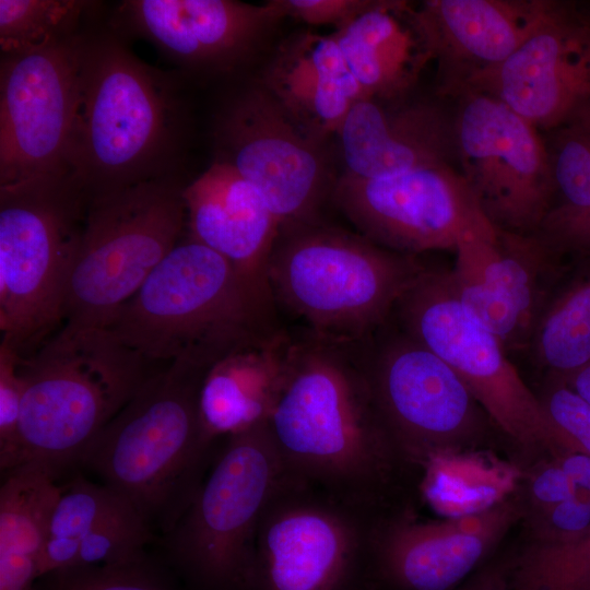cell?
<instances>
[{
    "label": "cell",
    "instance_id": "1",
    "mask_svg": "<svg viewBox=\"0 0 590 590\" xmlns=\"http://www.w3.org/2000/svg\"><path fill=\"white\" fill-rule=\"evenodd\" d=\"M268 426L290 479L367 516L405 462L375 402L359 343L293 334Z\"/></svg>",
    "mask_w": 590,
    "mask_h": 590
},
{
    "label": "cell",
    "instance_id": "2",
    "mask_svg": "<svg viewBox=\"0 0 590 590\" xmlns=\"http://www.w3.org/2000/svg\"><path fill=\"white\" fill-rule=\"evenodd\" d=\"M181 83L107 23L83 34L69 167L88 196L180 176L190 130Z\"/></svg>",
    "mask_w": 590,
    "mask_h": 590
},
{
    "label": "cell",
    "instance_id": "3",
    "mask_svg": "<svg viewBox=\"0 0 590 590\" xmlns=\"http://www.w3.org/2000/svg\"><path fill=\"white\" fill-rule=\"evenodd\" d=\"M273 298L189 234L161 261L107 327L145 361L203 370L285 328Z\"/></svg>",
    "mask_w": 590,
    "mask_h": 590
},
{
    "label": "cell",
    "instance_id": "4",
    "mask_svg": "<svg viewBox=\"0 0 590 590\" xmlns=\"http://www.w3.org/2000/svg\"><path fill=\"white\" fill-rule=\"evenodd\" d=\"M425 268L417 256L318 220L280 227L268 278L278 310L308 333L352 344L386 326Z\"/></svg>",
    "mask_w": 590,
    "mask_h": 590
},
{
    "label": "cell",
    "instance_id": "5",
    "mask_svg": "<svg viewBox=\"0 0 590 590\" xmlns=\"http://www.w3.org/2000/svg\"><path fill=\"white\" fill-rule=\"evenodd\" d=\"M149 362L107 328L63 324L20 359L24 392L15 464L56 475L92 444L150 376Z\"/></svg>",
    "mask_w": 590,
    "mask_h": 590
},
{
    "label": "cell",
    "instance_id": "6",
    "mask_svg": "<svg viewBox=\"0 0 590 590\" xmlns=\"http://www.w3.org/2000/svg\"><path fill=\"white\" fill-rule=\"evenodd\" d=\"M205 373L181 362L151 373L81 460L150 526L158 520L172 530L200 484L212 442L199 408Z\"/></svg>",
    "mask_w": 590,
    "mask_h": 590
},
{
    "label": "cell",
    "instance_id": "7",
    "mask_svg": "<svg viewBox=\"0 0 590 590\" xmlns=\"http://www.w3.org/2000/svg\"><path fill=\"white\" fill-rule=\"evenodd\" d=\"M87 201L72 175L0 188L1 342L22 357L63 323Z\"/></svg>",
    "mask_w": 590,
    "mask_h": 590
},
{
    "label": "cell",
    "instance_id": "8",
    "mask_svg": "<svg viewBox=\"0 0 590 590\" xmlns=\"http://www.w3.org/2000/svg\"><path fill=\"white\" fill-rule=\"evenodd\" d=\"M181 176L88 196L63 324L107 328L187 226Z\"/></svg>",
    "mask_w": 590,
    "mask_h": 590
},
{
    "label": "cell",
    "instance_id": "9",
    "mask_svg": "<svg viewBox=\"0 0 590 590\" xmlns=\"http://www.w3.org/2000/svg\"><path fill=\"white\" fill-rule=\"evenodd\" d=\"M285 471L268 423L228 436L170 530L169 548L193 590H250L261 516Z\"/></svg>",
    "mask_w": 590,
    "mask_h": 590
},
{
    "label": "cell",
    "instance_id": "10",
    "mask_svg": "<svg viewBox=\"0 0 590 590\" xmlns=\"http://www.w3.org/2000/svg\"><path fill=\"white\" fill-rule=\"evenodd\" d=\"M394 311L401 330L446 362L515 444L529 451H547L551 458L568 452L500 339L458 299L450 271L425 268Z\"/></svg>",
    "mask_w": 590,
    "mask_h": 590
},
{
    "label": "cell",
    "instance_id": "11",
    "mask_svg": "<svg viewBox=\"0 0 590 590\" xmlns=\"http://www.w3.org/2000/svg\"><path fill=\"white\" fill-rule=\"evenodd\" d=\"M380 330L359 343L362 361L404 461L424 468L482 445L493 422L453 369L402 330Z\"/></svg>",
    "mask_w": 590,
    "mask_h": 590
},
{
    "label": "cell",
    "instance_id": "12",
    "mask_svg": "<svg viewBox=\"0 0 590 590\" xmlns=\"http://www.w3.org/2000/svg\"><path fill=\"white\" fill-rule=\"evenodd\" d=\"M369 516L286 474L256 535L250 590H362Z\"/></svg>",
    "mask_w": 590,
    "mask_h": 590
},
{
    "label": "cell",
    "instance_id": "13",
    "mask_svg": "<svg viewBox=\"0 0 590 590\" xmlns=\"http://www.w3.org/2000/svg\"><path fill=\"white\" fill-rule=\"evenodd\" d=\"M455 115L458 169L496 228L534 234L556 201L544 134L500 99L464 91Z\"/></svg>",
    "mask_w": 590,
    "mask_h": 590
},
{
    "label": "cell",
    "instance_id": "14",
    "mask_svg": "<svg viewBox=\"0 0 590 590\" xmlns=\"http://www.w3.org/2000/svg\"><path fill=\"white\" fill-rule=\"evenodd\" d=\"M212 138L214 161L252 185L281 226L320 220L335 181L324 145L308 137L257 81L222 104Z\"/></svg>",
    "mask_w": 590,
    "mask_h": 590
},
{
    "label": "cell",
    "instance_id": "15",
    "mask_svg": "<svg viewBox=\"0 0 590 590\" xmlns=\"http://www.w3.org/2000/svg\"><path fill=\"white\" fill-rule=\"evenodd\" d=\"M83 34L40 50L1 56L0 188L71 175Z\"/></svg>",
    "mask_w": 590,
    "mask_h": 590
},
{
    "label": "cell",
    "instance_id": "16",
    "mask_svg": "<svg viewBox=\"0 0 590 590\" xmlns=\"http://www.w3.org/2000/svg\"><path fill=\"white\" fill-rule=\"evenodd\" d=\"M331 199L358 234L411 256L455 250L467 232L492 224L453 165L379 179L342 173L335 178Z\"/></svg>",
    "mask_w": 590,
    "mask_h": 590
},
{
    "label": "cell",
    "instance_id": "17",
    "mask_svg": "<svg viewBox=\"0 0 590 590\" xmlns=\"http://www.w3.org/2000/svg\"><path fill=\"white\" fill-rule=\"evenodd\" d=\"M464 91L500 99L543 134L590 120V4L546 0L516 51Z\"/></svg>",
    "mask_w": 590,
    "mask_h": 590
},
{
    "label": "cell",
    "instance_id": "18",
    "mask_svg": "<svg viewBox=\"0 0 590 590\" xmlns=\"http://www.w3.org/2000/svg\"><path fill=\"white\" fill-rule=\"evenodd\" d=\"M284 17L276 0H127L107 25L153 44L179 74L216 76L244 66Z\"/></svg>",
    "mask_w": 590,
    "mask_h": 590
},
{
    "label": "cell",
    "instance_id": "19",
    "mask_svg": "<svg viewBox=\"0 0 590 590\" xmlns=\"http://www.w3.org/2000/svg\"><path fill=\"white\" fill-rule=\"evenodd\" d=\"M526 507L519 497L436 521L404 512L375 521L367 585L376 579L391 590H452L479 567Z\"/></svg>",
    "mask_w": 590,
    "mask_h": 590
},
{
    "label": "cell",
    "instance_id": "20",
    "mask_svg": "<svg viewBox=\"0 0 590 590\" xmlns=\"http://www.w3.org/2000/svg\"><path fill=\"white\" fill-rule=\"evenodd\" d=\"M410 96L365 97L353 105L337 135L343 173L379 179L457 163L453 113L436 101Z\"/></svg>",
    "mask_w": 590,
    "mask_h": 590
},
{
    "label": "cell",
    "instance_id": "21",
    "mask_svg": "<svg viewBox=\"0 0 590 590\" xmlns=\"http://www.w3.org/2000/svg\"><path fill=\"white\" fill-rule=\"evenodd\" d=\"M546 0H427L417 4L429 36L439 97H452L508 59L541 17Z\"/></svg>",
    "mask_w": 590,
    "mask_h": 590
},
{
    "label": "cell",
    "instance_id": "22",
    "mask_svg": "<svg viewBox=\"0 0 590 590\" xmlns=\"http://www.w3.org/2000/svg\"><path fill=\"white\" fill-rule=\"evenodd\" d=\"M189 235L225 258L272 297L268 270L281 223L261 193L231 166L213 161L184 188Z\"/></svg>",
    "mask_w": 590,
    "mask_h": 590
},
{
    "label": "cell",
    "instance_id": "23",
    "mask_svg": "<svg viewBox=\"0 0 590 590\" xmlns=\"http://www.w3.org/2000/svg\"><path fill=\"white\" fill-rule=\"evenodd\" d=\"M257 82L312 140L326 145L365 98L332 34L298 32L276 48Z\"/></svg>",
    "mask_w": 590,
    "mask_h": 590
},
{
    "label": "cell",
    "instance_id": "24",
    "mask_svg": "<svg viewBox=\"0 0 590 590\" xmlns=\"http://www.w3.org/2000/svg\"><path fill=\"white\" fill-rule=\"evenodd\" d=\"M332 35L365 97L410 96L424 69L434 62L418 7L408 1L374 0Z\"/></svg>",
    "mask_w": 590,
    "mask_h": 590
},
{
    "label": "cell",
    "instance_id": "25",
    "mask_svg": "<svg viewBox=\"0 0 590 590\" xmlns=\"http://www.w3.org/2000/svg\"><path fill=\"white\" fill-rule=\"evenodd\" d=\"M293 340L286 329L214 364L201 384L203 429L213 441L268 423L284 385Z\"/></svg>",
    "mask_w": 590,
    "mask_h": 590
},
{
    "label": "cell",
    "instance_id": "26",
    "mask_svg": "<svg viewBox=\"0 0 590 590\" xmlns=\"http://www.w3.org/2000/svg\"><path fill=\"white\" fill-rule=\"evenodd\" d=\"M5 474L0 488V590H30L39 578L62 487L57 475L38 462L22 463Z\"/></svg>",
    "mask_w": 590,
    "mask_h": 590
},
{
    "label": "cell",
    "instance_id": "27",
    "mask_svg": "<svg viewBox=\"0 0 590 590\" xmlns=\"http://www.w3.org/2000/svg\"><path fill=\"white\" fill-rule=\"evenodd\" d=\"M529 337L535 363L565 378L590 362V255H573Z\"/></svg>",
    "mask_w": 590,
    "mask_h": 590
},
{
    "label": "cell",
    "instance_id": "28",
    "mask_svg": "<svg viewBox=\"0 0 590 590\" xmlns=\"http://www.w3.org/2000/svg\"><path fill=\"white\" fill-rule=\"evenodd\" d=\"M132 506L115 489L83 477L62 487L51 516L39 577L72 567L80 545Z\"/></svg>",
    "mask_w": 590,
    "mask_h": 590
},
{
    "label": "cell",
    "instance_id": "29",
    "mask_svg": "<svg viewBox=\"0 0 590 590\" xmlns=\"http://www.w3.org/2000/svg\"><path fill=\"white\" fill-rule=\"evenodd\" d=\"M101 7L85 0H0L1 56L74 39L98 22Z\"/></svg>",
    "mask_w": 590,
    "mask_h": 590
},
{
    "label": "cell",
    "instance_id": "30",
    "mask_svg": "<svg viewBox=\"0 0 590 590\" xmlns=\"http://www.w3.org/2000/svg\"><path fill=\"white\" fill-rule=\"evenodd\" d=\"M492 224L467 232L455 248L456 264L450 271L455 293L461 304L495 333L506 349L526 346L520 320L509 299L487 273L480 234Z\"/></svg>",
    "mask_w": 590,
    "mask_h": 590
},
{
    "label": "cell",
    "instance_id": "31",
    "mask_svg": "<svg viewBox=\"0 0 590 590\" xmlns=\"http://www.w3.org/2000/svg\"><path fill=\"white\" fill-rule=\"evenodd\" d=\"M509 590H590V528L557 541L531 540L508 560Z\"/></svg>",
    "mask_w": 590,
    "mask_h": 590
},
{
    "label": "cell",
    "instance_id": "32",
    "mask_svg": "<svg viewBox=\"0 0 590 590\" xmlns=\"http://www.w3.org/2000/svg\"><path fill=\"white\" fill-rule=\"evenodd\" d=\"M555 180L553 209L590 210V120L544 134Z\"/></svg>",
    "mask_w": 590,
    "mask_h": 590
},
{
    "label": "cell",
    "instance_id": "33",
    "mask_svg": "<svg viewBox=\"0 0 590 590\" xmlns=\"http://www.w3.org/2000/svg\"><path fill=\"white\" fill-rule=\"evenodd\" d=\"M50 590H168L145 559L129 564L75 566L49 574Z\"/></svg>",
    "mask_w": 590,
    "mask_h": 590
},
{
    "label": "cell",
    "instance_id": "34",
    "mask_svg": "<svg viewBox=\"0 0 590 590\" xmlns=\"http://www.w3.org/2000/svg\"><path fill=\"white\" fill-rule=\"evenodd\" d=\"M539 398L567 451L590 456V404L554 376H547Z\"/></svg>",
    "mask_w": 590,
    "mask_h": 590
},
{
    "label": "cell",
    "instance_id": "35",
    "mask_svg": "<svg viewBox=\"0 0 590 590\" xmlns=\"http://www.w3.org/2000/svg\"><path fill=\"white\" fill-rule=\"evenodd\" d=\"M21 355L9 344L0 343V464L14 468L17 429L24 392L20 373Z\"/></svg>",
    "mask_w": 590,
    "mask_h": 590
},
{
    "label": "cell",
    "instance_id": "36",
    "mask_svg": "<svg viewBox=\"0 0 590 590\" xmlns=\"http://www.w3.org/2000/svg\"><path fill=\"white\" fill-rule=\"evenodd\" d=\"M531 515V540L566 539L590 528V497L577 493L559 504Z\"/></svg>",
    "mask_w": 590,
    "mask_h": 590
},
{
    "label": "cell",
    "instance_id": "37",
    "mask_svg": "<svg viewBox=\"0 0 590 590\" xmlns=\"http://www.w3.org/2000/svg\"><path fill=\"white\" fill-rule=\"evenodd\" d=\"M536 233L562 256L590 255V210L552 209Z\"/></svg>",
    "mask_w": 590,
    "mask_h": 590
},
{
    "label": "cell",
    "instance_id": "38",
    "mask_svg": "<svg viewBox=\"0 0 590 590\" xmlns=\"http://www.w3.org/2000/svg\"><path fill=\"white\" fill-rule=\"evenodd\" d=\"M285 17L311 26L341 30L365 12L374 0H276Z\"/></svg>",
    "mask_w": 590,
    "mask_h": 590
},
{
    "label": "cell",
    "instance_id": "39",
    "mask_svg": "<svg viewBox=\"0 0 590 590\" xmlns=\"http://www.w3.org/2000/svg\"><path fill=\"white\" fill-rule=\"evenodd\" d=\"M576 494L573 482L552 458L538 465L528 480V498L533 512L547 509Z\"/></svg>",
    "mask_w": 590,
    "mask_h": 590
},
{
    "label": "cell",
    "instance_id": "40",
    "mask_svg": "<svg viewBox=\"0 0 590 590\" xmlns=\"http://www.w3.org/2000/svg\"><path fill=\"white\" fill-rule=\"evenodd\" d=\"M452 590H509L508 560L483 567Z\"/></svg>",
    "mask_w": 590,
    "mask_h": 590
},
{
    "label": "cell",
    "instance_id": "41",
    "mask_svg": "<svg viewBox=\"0 0 590 590\" xmlns=\"http://www.w3.org/2000/svg\"><path fill=\"white\" fill-rule=\"evenodd\" d=\"M552 459L568 475L577 493L590 497V456L567 452Z\"/></svg>",
    "mask_w": 590,
    "mask_h": 590
},
{
    "label": "cell",
    "instance_id": "42",
    "mask_svg": "<svg viewBox=\"0 0 590 590\" xmlns=\"http://www.w3.org/2000/svg\"><path fill=\"white\" fill-rule=\"evenodd\" d=\"M559 379L565 381L568 387H570L575 392H577L585 401L590 404V362H588L567 377Z\"/></svg>",
    "mask_w": 590,
    "mask_h": 590
}]
</instances>
